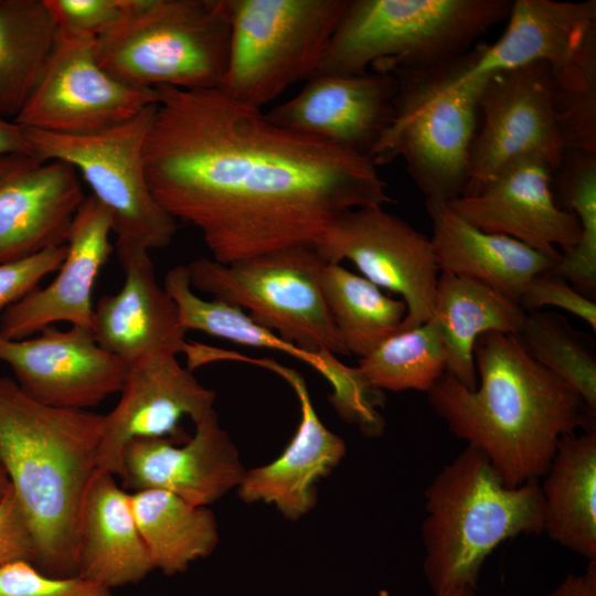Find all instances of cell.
Wrapping results in <instances>:
<instances>
[{
  "label": "cell",
  "instance_id": "cell-42",
  "mask_svg": "<svg viewBox=\"0 0 596 596\" xmlns=\"http://www.w3.org/2000/svg\"><path fill=\"white\" fill-rule=\"evenodd\" d=\"M30 152L23 135V128L13 120L0 118V153Z\"/></svg>",
  "mask_w": 596,
  "mask_h": 596
},
{
  "label": "cell",
  "instance_id": "cell-38",
  "mask_svg": "<svg viewBox=\"0 0 596 596\" xmlns=\"http://www.w3.org/2000/svg\"><path fill=\"white\" fill-rule=\"evenodd\" d=\"M519 305L525 312L546 306L563 309L596 331V304L553 269L531 279L519 298Z\"/></svg>",
  "mask_w": 596,
  "mask_h": 596
},
{
  "label": "cell",
  "instance_id": "cell-37",
  "mask_svg": "<svg viewBox=\"0 0 596 596\" xmlns=\"http://www.w3.org/2000/svg\"><path fill=\"white\" fill-rule=\"evenodd\" d=\"M57 26L99 38L109 31L138 0H44Z\"/></svg>",
  "mask_w": 596,
  "mask_h": 596
},
{
  "label": "cell",
  "instance_id": "cell-39",
  "mask_svg": "<svg viewBox=\"0 0 596 596\" xmlns=\"http://www.w3.org/2000/svg\"><path fill=\"white\" fill-rule=\"evenodd\" d=\"M65 252L64 244L18 260L0 263V319L10 306L38 288L46 276L58 269Z\"/></svg>",
  "mask_w": 596,
  "mask_h": 596
},
{
  "label": "cell",
  "instance_id": "cell-19",
  "mask_svg": "<svg viewBox=\"0 0 596 596\" xmlns=\"http://www.w3.org/2000/svg\"><path fill=\"white\" fill-rule=\"evenodd\" d=\"M111 232L110 212L95 196H85L68 228L56 276L2 313L0 336L24 339L57 322L91 329L95 283L115 248Z\"/></svg>",
  "mask_w": 596,
  "mask_h": 596
},
{
  "label": "cell",
  "instance_id": "cell-7",
  "mask_svg": "<svg viewBox=\"0 0 596 596\" xmlns=\"http://www.w3.org/2000/svg\"><path fill=\"white\" fill-rule=\"evenodd\" d=\"M230 36L227 0H138L96 39V57L107 73L131 86L217 88Z\"/></svg>",
  "mask_w": 596,
  "mask_h": 596
},
{
  "label": "cell",
  "instance_id": "cell-32",
  "mask_svg": "<svg viewBox=\"0 0 596 596\" xmlns=\"http://www.w3.org/2000/svg\"><path fill=\"white\" fill-rule=\"evenodd\" d=\"M372 389L428 392L446 372V350L436 324L428 321L383 341L356 366Z\"/></svg>",
  "mask_w": 596,
  "mask_h": 596
},
{
  "label": "cell",
  "instance_id": "cell-3",
  "mask_svg": "<svg viewBox=\"0 0 596 596\" xmlns=\"http://www.w3.org/2000/svg\"><path fill=\"white\" fill-rule=\"evenodd\" d=\"M102 428L103 414L43 405L0 376V464L32 530L33 565L46 575L78 574V517Z\"/></svg>",
  "mask_w": 596,
  "mask_h": 596
},
{
  "label": "cell",
  "instance_id": "cell-44",
  "mask_svg": "<svg viewBox=\"0 0 596 596\" xmlns=\"http://www.w3.org/2000/svg\"><path fill=\"white\" fill-rule=\"evenodd\" d=\"M447 596H473V595H470V594H467V593H454V594H449Z\"/></svg>",
  "mask_w": 596,
  "mask_h": 596
},
{
  "label": "cell",
  "instance_id": "cell-21",
  "mask_svg": "<svg viewBox=\"0 0 596 596\" xmlns=\"http://www.w3.org/2000/svg\"><path fill=\"white\" fill-rule=\"evenodd\" d=\"M115 249L124 284L94 306L91 329L97 343L127 365L153 353H185L187 331L158 281L149 251L123 238H117Z\"/></svg>",
  "mask_w": 596,
  "mask_h": 596
},
{
  "label": "cell",
  "instance_id": "cell-30",
  "mask_svg": "<svg viewBox=\"0 0 596 596\" xmlns=\"http://www.w3.org/2000/svg\"><path fill=\"white\" fill-rule=\"evenodd\" d=\"M56 29L44 0H0V118L14 121L21 111Z\"/></svg>",
  "mask_w": 596,
  "mask_h": 596
},
{
  "label": "cell",
  "instance_id": "cell-4",
  "mask_svg": "<svg viewBox=\"0 0 596 596\" xmlns=\"http://www.w3.org/2000/svg\"><path fill=\"white\" fill-rule=\"evenodd\" d=\"M423 570L434 596H475L480 568L502 542L543 532L539 480L509 488L478 449L467 446L424 492Z\"/></svg>",
  "mask_w": 596,
  "mask_h": 596
},
{
  "label": "cell",
  "instance_id": "cell-12",
  "mask_svg": "<svg viewBox=\"0 0 596 596\" xmlns=\"http://www.w3.org/2000/svg\"><path fill=\"white\" fill-rule=\"evenodd\" d=\"M312 245L326 263L348 259L371 283L398 294L407 307L401 330L430 319L439 276L433 245L403 219L383 206L349 210Z\"/></svg>",
  "mask_w": 596,
  "mask_h": 596
},
{
  "label": "cell",
  "instance_id": "cell-9",
  "mask_svg": "<svg viewBox=\"0 0 596 596\" xmlns=\"http://www.w3.org/2000/svg\"><path fill=\"white\" fill-rule=\"evenodd\" d=\"M349 0H227L228 61L219 88L263 109L316 74Z\"/></svg>",
  "mask_w": 596,
  "mask_h": 596
},
{
  "label": "cell",
  "instance_id": "cell-18",
  "mask_svg": "<svg viewBox=\"0 0 596 596\" xmlns=\"http://www.w3.org/2000/svg\"><path fill=\"white\" fill-rule=\"evenodd\" d=\"M84 199L68 163L24 151L0 153V263L64 245Z\"/></svg>",
  "mask_w": 596,
  "mask_h": 596
},
{
  "label": "cell",
  "instance_id": "cell-29",
  "mask_svg": "<svg viewBox=\"0 0 596 596\" xmlns=\"http://www.w3.org/2000/svg\"><path fill=\"white\" fill-rule=\"evenodd\" d=\"M129 500L153 568L175 575L214 550L217 523L206 507L157 489L130 491Z\"/></svg>",
  "mask_w": 596,
  "mask_h": 596
},
{
  "label": "cell",
  "instance_id": "cell-22",
  "mask_svg": "<svg viewBox=\"0 0 596 596\" xmlns=\"http://www.w3.org/2000/svg\"><path fill=\"white\" fill-rule=\"evenodd\" d=\"M248 359L247 362L277 373L291 385L300 403L301 418L277 459L245 472L238 494L247 503H274L287 519L297 520L316 504L315 485L340 462L345 444L321 423L299 373L273 360Z\"/></svg>",
  "mask_w": 596,
  "mask_h": 596
},
{
  "label": "cell",
  "instance_id": "cell-16",
  "mask_svg": "<svg viewBox=\"0 0 596 596\" xmlns=\"http://www.w3.org/2000/svg\"><path fill=\"white\" fill-rule=\"evenodd\" d=\"M555 168L539 156L515 158L499 168L479 189L448 201L478 228L515 238L543 252L562 253L581 240L575 214L562 209L553 193Z\"/></svg>",
  "mask_w": 596,
  "mask_h": 596
},
{
  "label": "cell",
  "instance_id": "cell-36",
  "mask_svg": "<svg viewBox=\"0 0 596 596\" xmlns=\"http://www.w3.org/2000/svg\"><path fill=\"white\" fill-rule=\"evenodd\" d=\"M0 596H114L111 588L81 575L50 576L29 561L0 568Z\"/></svg>",
  "mask_w": 596,
  "mask_h": 596
},
{
  "label": "cell",
  "instance_id": "cell-8",
  "mask_svg": "<svg viewBox=\"0 0 596 596\" xmlns=\"http://www.w3.org/2000/svg\"><path fill=\"white\" fill-rule=\"evenodd\" d=\"M312 244H297L221 264L199 257L187 266L193 289L240 309L257 324L296 347L349 354L326 304Z\"/></svg>",
  "mask_w": 596,
  "mask_h": 596
},
{
  "label": "cell",
  "instance_id": "cell-28",
  "mask_svg": "<svg viewBox=\"0 0 596 596\" xmlns=\"http://www.w3.org/2000/svg\"><path fill=\"white\" fill-rule=\"evenodd\" d=\"M544 477L543 531L596 561V428L562 437Z\"/></svg>",
  "mask_w": 596,
  "mask_h": 596
},
{
  "label": "cell",
  "instance_id": "cell-27",
  "mask_svg": "<svg viewBox=\"0 0 596 596\" xmlns=\"http://www.w3.org/2000/svg\"><path fill=\"white\" fill-rule=\"evenodd\" d=\"M163 287L177 306L182 328L196 330L242 345L266 348L294 356L327 379L332 387L333 404H345L361 391V380L355 368L337 360L334 354L305 351L283 340L275 332L254 322L242 309L217 299L198 296L191 284L187 267L178 265L168 270Z\"/></svg>",
  "mask_w": 596,
  "mask_h": 596
},
{
  "label": "cell",
  "instance_id": "cell-20",
  "mask_svg": "<svg viewBox=\"0 0 596 596\" xmlns=\"http://www.w3.org/2000/svg\"><path fill=\"white\" fill-rule=\"evenodd\" d=\"M183 445L170 438H137L121 456L123 488L157 489L206 507L240 486L246 470L228 434L212 411L194 424Z\"/></svg>",
  "mask_w": 596,
  "mask_h": 596
},
{
  "label": "cell",
  "instance_id": "cell-5",
  "mask_svg": "<svg viewBox=\"0 0 596 596\" xmlns=\"http://www.w3.org/2000/svg\"><path fill=\"white\" fill-rule=\"evenodd\" d=\"M478 52L479 43L430 67L387 70L397 83L393 115L369 157L376 167L402 159L426 200L448 202L467 191L488 78L466 75Z\"/></svg>",
  "mask_w": 596,
  "mask_h": 596
},
{
  "label": "cell",
  "instance_id": "cell-1",
  "mask_svg": "<svg viewBox=\"0 0 596 596\" xmlns=\"http://www.w3.org/2000/svg\"><path fill=\"white\" fill-rule=\"evenodd\" d=\"M155 88L148 187L215 262L312 244L342 213L394 202L366 156L279 127L219 87Z\"/></svg>",
  "mask_w": 596,
  "mask_h": 596
},
{
  "label": "cell",
  "instance_id": "cell-25",
  "mask_svg": "<svg viewBox=\"0 0 596 596\" xmlns=\"http://www.w3.org/2000/svg\"><path fill=\"white\" fill-rule=\"evenodd\" d=\"M508 25L493 44L480 43L466 72L489 76L531 63L563 66L596 28V1L514 0Z\"/></svg>",
  "mask_w": 596,
  "mask_h": 596
},
{
  "label": "cell",
  "instance_id": "cell-34",
  "mask_svg": "<svg viewBox=\"0 0 596 596\" xmlns=\"http://www.w3.org/2000/svg\"><path fill=\"white\" fill-rule=\"evenodd\" d=\"M517 337L532 359L572 386L596 414V356L565 317L552 311L526 312Z\"/></svg>",
  "mask_w": 596,
  "mask_h": 596
},
{
  "label": "cell",
  "instance_id": "cell-13",
  "mask_svg": "<svg viewBox=\"0 0 596 596\" xmlns=\"http://www.w3.org/2000/svg\"><path fill=\"white\" fill-rule=\"evenodd\" d=\"M479 113L482 124L471 145L464 195L475 193L499 168L519 157L539 156L557 169L566 148L547 64L536 62L489 75Z\"/></svg>",
  "mask_w": 596,
  "mask_h": 596
},
{
  "label": "cell",
  "instance_id": "cell-41",
  "mask_svg": "<svg viewBox=\"0 0 596 596\" xmlns=\"http://www.w3.org/2000/svg\"><path fill=\"white\" fill-rule=\"evenodd\" d=\"M547 596H596V561L582 575L568 574Z\"/></svg>",
  "mask_w": 596,
  "mask_h": 596
},
{
  "label": "cell",
  "instance_id": "cell-26",
  "mask_svg": "<svg viewBox=\"0 0 596 596\" xmlns=\"http://www.w3.org/2000/svg\"><path fill=\"white\" fill-rule=\"evenodd\" d=\"M525 317L518 301L492 287L440 273L430 320L446 350V373L475 390L478 375L473 349L478 338L490 331L518 336Z\"/></svg>",
  "mask_w": 596,
  "mask_h": 596
},
{
  "label": "cell",
  "instance_id": "cell-31",
  "mask_svg": "<svg viewBox=\"0 0 596 596\" xmlns=\"http://www.w3.org/2000/svg\"><path fill=\"white\" fill-rule=\"evenodd\" d=\"M321 290L349 353L368 356L383 341L401 331L407 313L394 299L363 276L341 264L327 263L320 275Z\"/></svg>",
  "mask_w": 596,
  "mask_h": 596
},
{
  "label": "cell",
  "instance_id": "cell-33",
  "mask_svg": "<svg viewBox=\"0 0 596 596\" xmlns=\"http://www.w3.org/2000/svg\"><path fill=\"white\" fill-rule=\"evenodd\" d=\"M552 187L557 204L575 214L582 228L579 242L561 253L553 270L589 298L596 291V153L566 150Z\"/></svg>",
  "mask_w": 596,
  "mask_h": 596
},
{
  "label": "cell",
  "instance_id": "cell-10",
  "mask_svg": "<svg viewBox=\"0 0 596 596\" xmlns=\"http://www.w3.org/2000/svg\"><path fill=\"white\" fill-rule=\"evenodd\" d=\"M156 104L120 125L94 134L67 135L22 127L31 153L68 163L82 174L92 195L110 212L117 238L148 251L167 247L177 232V221L156 202L145 173L143 143Z\"/></svg>",
  "mask_w": 596,
  "mask_h": 596
},
{
  "label": "cell",
  "instance_id": "cell-40",
  "mask_svg": "<svg viewBox=\"0 0 596 596\" xmlns=\"http://www.w3.org/2000/svg\"><path fill=\"white\" fill-rule=\"evenodd\" d=\"M34 557L32 530L11 489L0 502V568L21 560L33 564Z\"/></svg>",
  "mask_w": 596,
  "mask_h": 596
},
{
  "label": "cell",
  "instance_id": "cell-23",
  "mask_svg": "<svg viewBox=\"0 0 596 596\" xmlns=\"http://www.w3.org/2000/svg\"><path fill=\"white\" fill-rule=\"evenodd\" d=\"M439 273L483 283L519 302L535 276L553 269L561 253L543 252L515 238L485 232L446 201L425 200Z\"/></svg>",
  "mask_w": 596,
  "mask_h": 596
},
{
  "label": "cell",
  "instance_id": "cell-6",
  "mask_svg": "<svg viewBox=\"0 0 596 596\" xmlns=\"http://www.w3.org/2000/svg\"><path fill=\"white\" fill-rule=\"evenodd\" d=\"M511 2L349 0L316 74L437 65L465 53L507 19Z\"/></svg>",
  "mask_w": 596,
  "mask_h": 596
},
{
  "label": "cell",
  "instance_id": "cell-11",
  "mask_svg": "<svg viewBox=\"0 0 596 596\" xmlns=\"http://www.w3.org/2000/svg\"><path fill=\"white\" fill-rule=\"evenodd\" d=\"M158 102L156 88L136 87L107 73L96 38L57 26L36 82L14 121L67 135L103 131Z\"/></svg>",
  "mask_w": 596,
  "mask_h": 596
},
{
  "label": "cell",
  "instance_id": "cell-35",
  "mask_svg": "<svg viewBox=\"0 0 596 596\" xmlns=\"http://www.w3.org/2000/svg\"><path fill=\"white\" fill-rule=\"evenodd\" d=\"M551 73L566 150L596 153V28L572 58Z\"/></svg>",
  "mask_w": 596,
  "mask_h": 596
},
{
  "label": "cell",
  "instance_id": "cell-17",
  "mask_svg": "<svg viewBox=\"0 0 596 596\" xmlns=\"http://www.w3.org/2000/svg\"><path fill=\"white\" fill-rule=\"evenodd\" d=\"M396 88L387 71L318 73L265 115L279 127L369 157L391 121Z\"/></svg>",
  "mask_w": 596,
  "mask_h": 596
},
{
  "label": "cell",
  "instance_id": "cell-24",
  "mask_svg": "<svg viewBox=\"0 0 596 596\" xmlns=\"http://www.w3.org/2000/svg\"><path fill=\"white\" fill-rule=\"evenodd\" d=\"M78 575L109 588L138 584L153 565L129 492L97 468L86 488L77 526Z\"/></svg>",
  "mask_w": 596,
  "mask_h": 596
},
{
  "label": "cell",
  "instance_id": "cell-15",
  "mask_svg": "<svg viewBox=\"0 0 596 596\" xmlns=\"http://www.w3.org/2000/svg\"><path fill=\"white\" fill-rule=\"evenodd\" d=\"M115 407L103 415L97 468L121 473L126 445L137 438H174L184 417L195 424L213 409L215 392L203 386L177 354L159 352L128 365Z\"/></svg>",
  "mask_w": 596,
  "mask_h": 596
},
{
  "label": "cell",
  "instance_id": "cell-43",
  "mask_svg": "<svg viewBox=\"0 0 596 596\" xmlns=\"http://www.w3.org/2000/svg\"><path fill=\"white\" fill-rule=\"evenodd\" d=\"M11 490V483L6 469L0 464V502L8 496Z\"/></svg>",
  "mask_w": 596,
  "mask_h": 596
},
{
  "label": "cell",
  "instance_id": "cell-2",
  "mask_svg": "<svg viewBox=\"0 0 596 596\" xmlns=\"http://www.w3.org/2000/svg\"><path fill=\"white\" fill-rule=\"evenodd\" d=\"M473 359L475 390L445 372L427 398L457 438L489 459L504 486L539 480L562 437L595 428L596 414L582 396L532 359L517 336H480Z\"/></svg>",
  "mask_w": 596,
  "mask_h": 596
},
{
  "label": "cell",
  "instance_id": "cell-14",
  "mask_svg": "<svg viewBox=\"0 0 596 596\" xmlns=\"http://www.w3.org/2000/svg\"><path fill=\"white\" fill-rule=\"evenodd\" d=\"M0 362L32 400L47 406L87 409L120 392L128 365L104 350L88 328L47 327L36 336H0Z\"/></svg>",
  "mask_w": 596,
  "mask_h": 596
}]
</instances>
